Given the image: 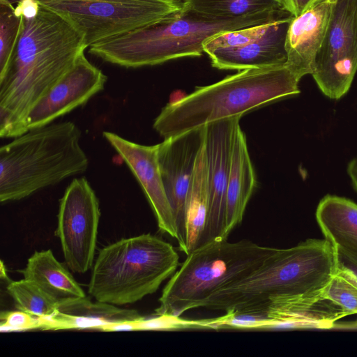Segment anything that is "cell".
I'll use <instances>...</instances> for the list:
<instances>
[{"instance_id":"cell-21","label":"cell","mask_w":357,"mask_h":357,"mask_svg":"<svg viewBox=\"0 0 357 357\" xmlns=\"http://www.w3.org/2000/svg\"><path fill=\"white\" fill-rule=\"evenodd\" d=\"M208 208V165L204 142L196 159L186 195L184 226L178 242L180 250L186 255L201 244L206 227Z\"/></svg>"},{"instance_id":"cell-20","label":"cell","mask_w":357,"mask_h":357,"mask_svg":"<svg viewBox=\"0 0 357 357\" xmlns=\"http://www.w3.org/2000/svg\"><path fill=\"white\" fill-rule=\"evenodd\" d=\"M256 185V176L250 158L246 138L240 125L234 139L228 177L224 237L239 225Z\"/></svg>"},{"instance_id":"cell-11","label":"cell","mask_w":357,"mask_h":357,"mask_svg":"<svg viewBox=\"0 0 357 357\" xmlns=\"http://www.w3.org/2000/svg\"><path fill=\"white\" fill-rule=\"evenodd\" d=\"M107 77L86 58L84 51L71 68L33 105L26 120L27 130L52 123L86 104L102 91Z\"/></svg>"},{"instance_id":"cell-19","label":"cell","mask_w":357,"mask_h":357,"mask_svg":"<svg viewBox=\"0 0 357 357\" xmlns=\"http://www.w3.org/2000/svg\"><path fill=\"white\" fill-rule=\"evenodd\" d=\"M137 311L121 308L111 303L96 301L93 303L86 296L59 301L58 311L43 317L42 330L95 329L109 324L142 319Z\"/></svg>"},{"instance_id":"cell-14","label":"cell","mask_w":357,"mask_h":357,"mask_svg":"<svg viewBox=\"0 0 357 357\" xmlns=\"http://www.w3.org/2000/svg\"><path fill=\"white\" fill-rule=\"evenodd\" d=\"M204 138L203 126L164 139L158 144L161 176L179 231V241L184 226L186 195Z\"/></svg>"},{"instance_id":"cell-9","label":"cell","mask_w":357,"mask_h":357,"mask_svg":"<svg viewBox=\"0 0 357 357\" xmlns=\"http://www.w3.org/2000/svg\"><path fill=\"white\" fill-rule=\"evenodd\" d=\"M357 72V0H337L312 74L321 91L338 100Z\"/></svg>"},{"instance_id":"cell-15","label":"cell","mask_w":357,"mask_h":357,"mask_svg":"<svg viewBox=\"0 0 357 357\" xmlns=\"http://www.w3.org/2000/svg\"><path fill=\"white\" fill-rule=\"evenodd\" d=\"M337 0H320L293 17L286 36V66L301 79L312 75Z\"/></svg>"},{"instance_id":"cell-8","label":"cell","mask_w":357,"mask_h":357,"mask_svg":"<svg viewBox=\"0 0 357 357\" xmlns=\"http://www.w3.org/2000/svg\"><path fill=\"white\" fill-rule=\"evenodd\" d=\"M68 20L90 47L158 22L178 12L183 2L168 0H36Z\"/></svg>"},{"instance_id":"cell-2","label":"cell","mask_w":357,"mask_h":357,"mask_svg":"<svg viewBox=\"0 0 357 357\" xmlns=\"http://www.w3.org/2000/svg\"><path fill=\"white\" fill-rule=\"evenodd\" d=\"M337 270V254L330 242L307 239L289 248H277L257 269L214 292L201 307L261 314L274 298L322 292Z\"/></svg>"},{"instance_id":"cell-28","label":"cell","mask_w":357,"mask_h":357,"mask_svg":"<svg viewBox=\"0 0 357 357\" xmlns=\"http://www.w3.org/2000/svg\"><path fill=\"white\" fill-rule=\"evenodd\" d=\"M320 0H278L281 8L294 17H298Z\"/></svg>"},{"instance_id":"cell-18","label":"cell","mask_w":357,"mask_h":357,"mask_svg":"<svg viewBox=\"0 0 357 357\" xmlns=\"http://www.w3.org/2000/svg\"><path fill=\"white\" fill-rule=\"evenodd\" d=\"M261 314L270 320L269 328L327 329L334 327L336 321L346 317L339 307L325 296L324 290L314 295L274 298Z\"/></svg>"},{"instance_id":"cell-12","label":"cell","mask_w":357,"mask_h":357,"mask_svg":"<svg viewBox=\"0 0 357 357\" xmlns=\"http://www.w3.org/2000/svg\"><path fill=\"white\" fill-rule=\"evenodd\" d=\"M241 117H229L205 126L209 208L201 244L224 237L226 197L234 139ZM200 244V245H201Z\"/></svg>"},{"instance_id":"cell-17","label":"cell","mask_w":357,"mask_h":357,"mask_svg":"<svg viewBox=\"0 0 357 357\" xmlns=\"http://www.w3.org/2000/svg\"><path fill=\"white\" fill-rule=\"evenodd\" d=\"M315 215L324 238L335 249L338 264L357 276V204L327 195L319 202Z\"/></svg>"},{"instance_id":"cell-13","label":"cell","mask_w":357,"mask_h":357,"mask_svg":"<svg viewBox=\"0 0 357 357\" xmlns=\"http://www.w3.org/2000/svg\"><path fill=\"white\" fill-rule=\"evenodd\" d=\"M102 135L139 183L155 215L159 229L178 242L179 231L160 170L158 144H139L108 131L103 132Z\"/></svg>"},{"instance_id":"cell-29","label":"cell","mask_w":357,"mask_h":357,"mask_svg":"<svg viewBox=\"0 0 357 357\" xmlns=\"http://www.w3.org/2000/svg\"><path fill=\"white\" fill-rule=\"evenodd\" d=\"M347 171L351 179L352 186L357 192V158H354L349 162Z\"/></svg>"},{"instance_id":"cell-31","label":"cell","mask_w":357,"mask_h":357,"mask_svg":"<svg viewBox=\"0 0 357 357\" xmlns=\"http://www.w3.org/2000/svg\"><path fill=\"white\" fill-rule=\"evenodd\" d=\"M168 1H176V2H184L186 0H168Z\"/></svg>"},{"instance_id":"cell-22","label":"cell","mask_w":357,"mask_h":357,"mask_svg":"<svg viewBox=\"0 0 357 357\" xmlns=\"http://www.w3.org/2000/svg\"><path fill=\"white\" fill-rule=\"evenodd\" d=\"M21 273L24 278L34 282L58 300L86 296L84 290L50 249L36 251Z\"/></svg>"},{"instance_id":"cell-30","label":"cell","mask_w":357,"mask_h":357,"mask_svg":"<svg viewBox=\"0 0 357 357\" xmlns=\"http://www.w3.org/2000/svg\"><path fill=\"white\" fill-rule=\"evenodd\" d=\"M0 277L2 280H8V279L7 272H6V268L3 264V261H1Z\"/></svg>"},{"instance_id":"cell-1","label":"cell","mask_w":357,"mask_h":357,"mask_svg":"<svg viewBox=\"0 0 357 357\" xmlns=\"http://www.w3.org/2000/svg\"><path fill=\"white\" fill-rule=\"evenodd\" d=\"M24 24L8 68L0 77V137L27 131L33 105L71 68L88 47L65 17L36 0L17 5Z\"/></svg>"},{"instance_id":"cell-6","label":"cell","mask_w":357,"mask_h":357,"mask_svg":"<svg viewBox=\"0 0 357 357\" xmlns=\"http://www.w3.org/2000/svg\"><path fill=\"white\" fill-rule=\"evenodd\" d=\"M276 250L249 240L218 238L201 244L163 288L155 314L180 317L201 307L211 294L251 274Z\"/></svg>"},{"instance_id":"cell-10","label":"cell","mask_w":357,"mask_h":357,"mask_svg":"<svg viewBox=\"0 0 357 357\" xmlns=\"http://www.w3.org/2000/svg\"><path fill=\"white\" fill-rule=\"evenodd\" d=\"M100 211L89 182L75 178L59 200L56 235L68 267L85 273L94 263Z\"/></svg>"},{"instance_id":"cell-7","label":"cell","mask_w":357,"mask_h":357,"mask_svg":"<svg viewBox=\"0 0 357 357\" xmlns=\"http://www.w3.org/2000/svg\"><path fill=\"white\" fill-rule=\"evenodd\" d=\"M178 265L174 248L156 236L121 238L99 251L88 291L98 301L132 304L155 293Z\"/></svg>"},{"instance_id":"cell-23","label":"cell","mask_w":357,"mask_h":357,"mask_svg":"<svg viewBox=\"0 0 357 357\" xmlns=\"http://www.w3.org/2000/svg\"><path fill=\"white\" fill-rule=\"evenodd\" d=\"M182 5L197 13L213 18H236L282 9L278 0H186Z\"/></svg>"},{"instance_id":"cell-27","label":"cell","mask_w":357,"mask_h":357,"mask_svg":"<svg viewBox=\"0 0 357 357\" xmlns=\"http://www.w3.org/2000/svg\"><path fill=\"white\" fill-rule=\"evenodd\" d=\"M1 332L24 331L41 329L44 324L43 317H38L21 310L1 312Z\"/></svg>"},{"instance_id":"cell-16","label":"cell","mask_w":357,"mask_h":357,"mask_svg":"<svg viewBox=\"0 0 357 357\" xmlns=\"http://www.w3.org/2000/svg\"><path fill=\"white\" fill-rule=\"evenodd\" d=\"M293 17L289 15L275 21L266 34L242 46L207 52L212 66L220 70L240 71L286 64V36Z\"/></svg>"},{"instance_id":"cell-26","label":"cell","mask_w":357,"mask_h":357,"mask_svg":"<svg viewBox=\"0 0 357 357\" xmlns=\"http://www.w3.org/2000/svg\"><path fill=\"white\" fill-rule=\"evenodd\" d=\"M325 296L346 316L357 314V276L337 262V270L324 290Z\"/></svg>"},{"instance_id":"cell-24","label":"cell","mask_w":357,"mask_h":357,"mask_svg":"<svg viewBox=\"0 0 357 357\" xmlns=\"http://www.w3.org/2000/svg\"><path fill=\"white\" fill-rule=\"evenodd\" d=\"M7 291L17 310L38 317L52 316L58 311L59 301L48 294L34 282L25 278L10 282Z\"/></svg>"},{"instance_id":"cell-3","label":"cell","mask_w":357,"mask_h":357,"mask_svg":"<svg viewBox=\"0 0 357 357\" xmlns=\"http://www.w3.org/2000/svg\"><path fill=\"white\" fill-rule=\"evenodd\" d=\"M289 15L278 9L236 18H213L182 5L167 17L93 44L89 52L125 68L154 66L179 58L200 56L204 52V43L213 36L266 24Z\"/></svg>"},{"instance_id":"cell-25","label":"cell","mask_w":357,"mask_h":357,"mask_svg":"<svg viewBox=\"0 0 357 357\" xmlns=\"http://www.w3.org/2000/svg\"><path fill=\"white\" fill-rule=\"evenodd\" d=\"M24 24V15L10 0H0V77L9 65Z\"/></svg>"},{"instance_id":"cell-5","label":"cell","mask_w":357,"mask_h":357,"mask_svg":"<svg viewBox=\"0 0 357 357\" xmlns=\"http://www.w3.org/2000/svg\"><path fill=\"white\" fill-rule=\"evenodd\" d=\"M72 121L51 123L14 137L0 149V201L24 199L84 173L89 158Z\"/></svg>"},{"instance_id":"cell-4","label":"cell","mask_w":357,"mask_h":357,"mask_svg":"<svg viewBox=\"0 0 357 357\" xmlns=\"http://www.w3.org/2000/svg\"><path fill=\"white\" fill-rule=\"evenodd\" d=\"M299 81L286 64L240 70L167 104L153 127L167 139L215 121L241 117L272 101L299 93Z\"/></svg>"}]
</instances>
